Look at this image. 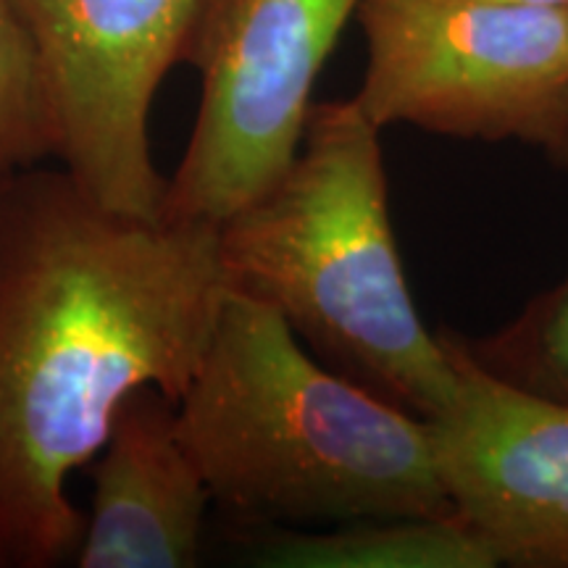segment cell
<instances>
[{"label":"cell","mask_w":568,"mask_h":568,"mask_svg":"<svg viewBox=\"0 0 568 568\" xmlns=\"http://www.w3.org/2000/svg\"><path fill=\"white\" fill-rule=\"evenodd\" d=\"M460 343L497 379L568 403V272L493 335Z\"/></svg>","instance_id":"10"},{"label":"cell","mask_w":568,"mask_h":568,"mask_svg":"<svg viewBox=\"0 0 568 568\" xmlns=\"http://www.w3.org/2000/svg\"><path fill=\"white\" fill-rule=\"evenodd\" d=\"M361 0H195L182 63L201 103L161 219L219 226L287 172L326 59Z\"/></svg>","instance_id":"5"},{"label":"cell","mask_w":568,"mask_h":568,"mask_svg":"<svg viewBox=\"0 0 568 568\" xmlns=\"http://www.w3.org/2000/svg\"><path fill=\"white\" fill-rule=\"evenodd\" d=\"M364 82L353 101L379 130L524 142L568 134V9L485 0H361Z\"/></svg>","instance_id":"4"},{"label":"cell","mask_w":568,"mask_h":568,"mask_svg":"<svg viewBox=\"0 0 568 568\" xmlns=\"http://www.w3.org/2000/svg\"><path fill=\"white\" fill-rule=\"evenodd\" d=\"M32 42L55 159L88 193L130 216L161 219L163 180L151 109L182 63L195 0H11Z\"/></svg>","instance_id":"6"},{"label":"cell","mask_w":568,"mask_h":568,"mask_svg":"<svg viewBox=\"0 0 568 568\" xmlns=\"http://www.w3.org/2000/svg\"><path fill=\"white\" fill-rule=\"evenodd\" d=\"M176 429L211 500L247 529L453 514L429 422L324 366L276 311L234 290Z\"/></svg>","instance_id":"2"},{"label":"cell","mask_w":568,"mask_h":568,"mask_svg":"<svg viewBox=\"0 0 568 568\" xmlns=\"http://www.w3.org/2000/svg\"><path fill=\"white\" fill-rule=\"evenodd\" d=\"M550 161L558 163V166L568 169V134L564 138V142H560V145L556 148V151L550 153Z\"/></svg>","instance_id":"13"},{"label":"cell","mask_w":568,"mask_h":568,"mask_svg":"<svg viewBox=\"0 0 568 568\" xmlns=\"http://www.w3.org/2000/svg\"><path fill=\"white\" fill-rule=\"evenodd\" d=\"M379 134L353 98L314 103L287 172L219 224V261L324 366L432 422L458 368L410 295Z\"/></svg>","instance_id":"3"},{"label":"cell","mask_w":568,"mask_h":568,"mask_svg":"<svg viewBox=\"0 0 568 568\" xmlns=\"http://www.w3.org/2000/svg\"><path fill=\"white\" fill-rule=\"evenodd\" d=\"M211 493L161 387L126 395L92 466V506L80 568H190L197 564Z\"/></svg>","instance_id":"8"},{"label":"cell","mask_w":568,"mask_h":568,"mask_svg":"<svg viewBox=\"0 0 568 568\" xmlns=\"http://www.w3.org/2000/svg\"><path fill=\"white\" fill-rule=\"evenodd\" d=\"M443 335L458 395L429 426L453 510L500 566L568 568V403L497 379Z\"/></svg>","instance_id":"7"},{"label":"cell","mask_w":568,"mask_h":568,"mask_svg":"<svg viewBox=\"0 0 568 568\" xmlns=\"http://www.w3.org/2000/svg\"><path fill=\"white\" fill-rule=\"evenodd\" d=\"M485 3H506V6H548V9H568V0H485Z\"/></svg>","instance_id":"12"},{"label":"cell","mask_w":568,"mask_h":568,"mask_svg":"<svg viewBox=\"0 0 568 568\" xmlns=\"http://www.w3.org/2000/svg\"><path fill=\"white\" fill-rule=\"evenodd\" d=\"M226 282L219 226L119 213L67 169L0 182V556L77 558L67 479L98 456L126 395L180 403Z\"/></svg>","instance_id":"1"},{"label":"cell","mask_w":568,"mask_h":568,"mask_svg":"<svg viewBox=\"0 0 568 568\" xmlns=\"http://www.w3.org/2000/svg\"><path fill=\"white\" fill-rule=\"evenodd\" d=\"M0 568H6V560H3V556H0Z\"/></svg>","instance_id":"14"},{"label":"cell","mask_w":568,"mask_h":568,"mask_svg":"<svg viewBox=\"0 0 568 568\" xmlns=\"http://www.w3.org/2000/svg\"><path fill=\"white\" fill-rule=\"evenodd\" d=\"M51 155L53 126L32 42L11 0H0V182Z\"/></svg>","instance_id":"11"},{"label":"cell","mask_w":568,"mask_h":568,"mask_svg":"<svg viewBox=\"0 0 568 568\" xmlns=\"http://www.w3.org/2000/svg\"><path fill=\"white\" fill-rule=\"evenodd\" d=\"M272 568H495L493 545L464 516L361 518L322 529H268L251 550Z\"/></svg>","instance_id":"9"}]
</instances>
